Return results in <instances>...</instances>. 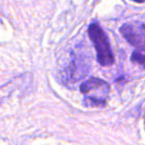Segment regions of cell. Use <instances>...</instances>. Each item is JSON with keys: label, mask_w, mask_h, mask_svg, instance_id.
I'll list each match as a JSON object with an SVG mask.
<instances>
[{"label": "cell", "mask_w": 145, "mask_h": 145, "mask_svg": "<svg viewBox=\"0 0 145 145\" xmlns=\"http://www.w3.org/2000/svg\"><path fill=\"white\" fill-rule=\"evenodd\" d=\"M120 34L134 48L145 50V25L139 22L126 23L120 27Z\"/></svg>", "instance_id": "obj_3"}, {"label": "cell", "mask_w": 145, "mask_h": 145, "mask_svg": "<svg viewBox=\"0 0 145 145\" xmlns=\"http://www.w3.org/2000/svg\"><path fill=\"white\" fill-rule=\"evenodd\" d=\"M88 34L95 46L98 62L103 66L113 64L115 58H114V54L109 44L108 38L103 29L97 24H92L89 27Z\"/></svg>", "instance_id": "obj_1"}, {"label": "cell", "mask_w": 145, "mask_h": 145, "mask_svg": "<svg viewBox=\"0 0 145 145\" xmlns=\"http://www.w3.org/2000/svg\"><path fill=\"white\" fill-rule=\"evenodd\" d=\"M133 1L137 2V3H143V2H145V0H133Z\"/></svg>", "instance_id": "obj_5"}, {"label": "cell", "mask_w": 145, "mask_h": 145, "mask_svg": "<svg viewBox=\"0 0 145 145\" xmlns=\"http://www.w3.org/2000/svg\"><path fill=\"white\" fill-rule=\"evenodd\" d=\"M81 92L93 105L104 106L110 93V85L99 78H90L81 85Z\"/></svg>", "instance_id": "obj_2"}, {"label": "cell", "mask_w": 145, "mask_h": 145, "mask_svg": "<svg viewBox=\"0 0 145 145\" xmlns=\"http://www.w3.org/2000/svg\"><path fill=\"white\" fill-rule=\"evenodd\" d=\"M131 60L138 64H141L145 66V54L139 52H134L131 56Z\"/></svg>", "instance_id": "obj_4"}]
</instances>
